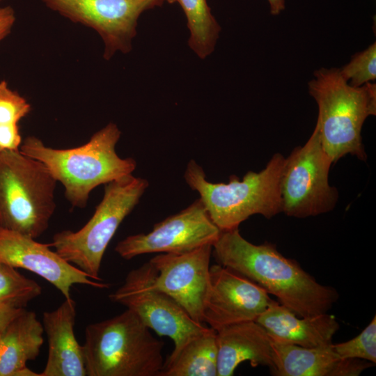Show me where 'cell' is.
Segmentation results:
<instances>
[{"label":"cell","instance_id":"6da1fadb","mask_svg":"<svg viewBox=\"0 0 376 376\" xmlns=\"http://www.w3.org/2000/svg\"><path fill=\"white\" fill-rule=\"evenodd\" d=\"M212 253L219 264L256 283L298 316L327 313L339 297L334 288L318 283L275 245L249 242L238 228L221 231Z\"/></svg>","mask_w":376,"mask_h":376},{"label":"cell","instance_id":"7a4b0ae2","mask_svg":"<svg viewBox=\"0 0 376 376\" xmlns=\"http://www.w3.org/2000/svg\"><path fill=\"white\" fill-rule=\"evenodd\" d=\"M120 135L117 125L109 123L79 147L53 148L29 136L19 150L45 165L64 187V196L73 207L84 208L95 187L132 174L136 169L134 158H121L116 151Z\"/></svg>","mask_w":376,"mask_h":376},{"label":"cell","instance_id":"3957f363","mask_svg":"<svg viewBox=\"0 0 376 376\" xmlns=\"http://www.w3.org/2000/svg\"><path fill=\"white\" fill-rule=\"evenodd\" d=\"M285 159L276 153L262 171H249L242 180L230 175L228 183L208 181L203 168L191 159L184 178L198 193L213 223L221 231H226L237 228L253 214L269 219L281 212L280 182Z\"/></svg>","mask_w":376,"mask_h":376},{"label":"cell","instance_id":"277c9868","mask_svg":"<svg viewBox=\"0 0 376 376\" xmlns=\"http://www.w3.org/2000/svg\"><path fill=\"white\" fill-rule=\"evenodd\" d=\"M86 376H159L164 343L127 309L88 324L82 345Z\"/></svg>","mask_w":376,"mask_h":376},{"label":"cell","instance_id":"5b68a950","mask_svg":"<svg viewBox=\"0 0 376 376\" xmlns=\"http://www.w3.org/2000/svg\"><path fill=\"white\" fill-rule=\"evenodd\" d=\"M308 86L318 107L316 123L322 146L332 163L348 154L365 161L361 133L366 119L376 114L375 84L353 87L339 69L322 68L314 72Z\"/></svg>","mask_w":376,"mask_h":376},{"label":"cell","instance_id":"8992f818","mask_svg":"<svg viewBox=\"0 0 376 376\" xmlns=\"http://www.w3.org/2000/svg\"><path fill=\"white\" fill-rule=\"evenodd\" d=\"M56 183L44 164L19 149L0 151V226L42 235L56 209Z\"/></svg>","mask_w":376,"mask_h":376},{"label":"cell","instance_id":"52a82bcc","mask_svg":"<svg viewBox=\"0 0 376 376\" xmlns=\"http://www.w3.org/2000/svg\"><path fill=\"white\" fill-rule=\"evenodd\" d=\"M148 185L146 179L132 174L105 184L103 197L88 222L77 231L55 233L49 246L92 279L102 281L99 274L107 247Z\"/></svg>","mask_w":376,"mask_h":376},{"label":"cell","instance_id":"ba28073f","mask_svg":"<svg viewBox=\"0 0 376 376\" xmlns=\"http://www.w3.org/2000/svg\"><path fill=\"white\" fill-rule=\"evenodd\" d=\"M332 164L316 123L307 142L285 159L280 182L281 212L305 218L331 210L338 200L336 189L329 183Z\"/></svg>","mask_w":376,"mask_h":376},{"label":"cell","instance_id":"9c48e42d","mask_svg":"<svg viewBox=\"0 0 376 376\" xmlns=\"http://www.w3.org/2000/svg\"><path fill=\"white\" fill-rule=\"evenodd\" d=\"M155 274L148 261L131 270L123 285L109 297L111 301L133 311L150 329L173 340V352H176L209 327L194 320L173 299L156 288Z\"/></svg>","mask_w":376,"mask_h":376},{"label":"cell","instance_id":"30bf717a","mask_svg":"<svg viewBox=\"0 0 376 376\" xmlns=\"http://www.w3.org/2000/svg\"><path fill=\"white\" fill-rule=\"evenodd\" d=\"M47 8L70 21L95 31L104 45L103 57L129 53L142 13L164 0H40Z\"/></svg>","mask_w":376,"mask_h":376},{"label":"cell","instance_id":"8fae6325","mask_svg":"<svg viewBox=\"0 0 376 376\" xmlns=\"http://www.w3.org/2000/svg\"><path fill=\"white\" fill-rule=\"evenodd\" d=\"M221 232L198 198L186 208L155 224L151 231L122 240L115 251L125 260L146 253H182L213 245Z\"/></svg>","mask_w":376,"mask_h":376},{"label":"cell","instance_id":"7c38bea8","mask_svg":"<svg viewBox=\"0 0 376 376\" xmlns=\"http://www.w3.org/2000/svg\"><path fill=\"white\" fill-rule=\"evenodd\" d=\"M273 301L263 288L249 279L219 263L212 265L203 320L215 331L256 321Z\"/></svg>","mask_w":376,"mask_h":376},{"label":"cell","instance_id":"4fadbf2b","mask_svg":"<svg viewBox=\"0 0 376 376\" xmlns=\"http://www.w3.org/2000/svg\"><path fill=\"white\" fill-rule=\"evenodd\" d=\"M212 245L182 253H160L149 262L156 270L154 285L180 304L198 323H203Z\"/></svg>","mask_w":376,"mask_h":376},{"label":"cell","instance_id":"5bb4252c","mask_svg":"<svg viewBox=\"0 0 376 376\" xmlns=\"http://www.w3.org/2000/svg\"><path fill=\"white\" fill-rule=\"evenodd\" d=\"M0 263L29 270L42 277L63 295L71 298L75 284L107 288L109 285L92 279L88 274L66 261L49 244H42L19 232L0 226Z\"/></svg>","mask_w":376,"mask_h":376},{"label":"cell","instance_id":"9a60e30c","mask_svg":"<svg viewBox=\"0 0 376 376\" xmlns=\"http://www.w3.org/2000/svg\"><path fill=\"white\" fill-rule=\"evenodd\" d=\"M332 344L306 347L272 340L271 373L276 376H358L375 365L359 359H343Z\"/></svg>","mask_w":376,"mask_h":376},{"label":"cell","instance_id":"2e32d148","mask_svg":"<svg viewBox=\"0 0 376 376\" xmlns=\"http://www.w3.org/2000/svg\"><path fill=\"white\" fill-rule=\"evenodd\" d=\"M76 302L71 298L55 310L42 314L48 355L40 376H86L82 345L75 337Z\"/></svg>","mask_w":376,"mask_h":376},{"label":"cell","instance_id":"e0dca14e","mask_svg":"<svg viewBox=\"0 0 376 376\" xmlns=\"http://www.w3.org/2000/svg\"><path fill=\"white\" fill-rule=\"evenodd\" d=\"M256 322L273 340L306 347L332 344V338L340 328L336 318L328 313L300 317L274 300Z\"/></svg>","mask_w":376,"mask_h":376},{"label":"cell","instance_id":"ac0fdd59","mask_svg":"<svg viewBox=\"0 0 376 376\" xmlns=\"http://www.w3.org/2000/svg\"><path fill=\"white\" fill-rule=\"evenodd\" d=\"M217 332V376H231L237 367L249 361L253 367H273L272 339L256 321L224 327Z\"/></svg>","mask_w":376,"mask_h":376},{"label":"cell","instance_id":"d6986e66","mask_svg":"<svg viewBox=\"0 0 376 376\" xmlns=\"http://www.w3.org/2000/svg\"><path fill=\"white\" fill-rule=\"evenodd\" d=\"M44 328L35 312L18 315L0 336V376H40L26 366L44 343Z\"/></svg>","mask_w":376,"mask_h":376},{"label":"cell","instance_id":"ffe728a7","mask_svg":"<svg viewBox=\"0 0 376 376\" xmlns=\"http://www.w3.org/2000/svg\"><path fill=\"white\" fill-rule=\"evenodd\" d=\"M217 332L210 327L172 352L159 376H217Z\"/></svg>","mask_w":376,"mask_h":376},{"label":"cell","instance_id":"44dd1931","mask_svg":"<svg viewBox=\"0 0 376 376\" xmlns=\"http://www.w3.org/2000/svg\"><path fill=\"white\" fill-rule=\"evenodd\" d=\"M183 10L190 31L189 47L204 59L214 49L221 27L211 13L207 0H175Z\"/></svg>","mask_w":376,"mask_h":376},{"label":"cell","instance_id":"7402d4cb","mask_svg":"<svg viewBox=\"0 0 376 376\" xmlns=\"http://www.w3.org/2000/svg\"><path fill=\"white\" fill-rule=\"evenodd\" d=\"M31 110V104L5 80L0 81V151L18 150L22 142L18 123Z\"/></svg>","mask_w":376,"mask_h":376},{"label":"cell","instance_id":"603a6c76","mask_svg":"<svg viewBox=\"0 0 376 376\" xmlns=\"http://www.w3.org/2000/svg\"><path fill=\"white\" fill-rule=\"evenodd\" d=\"M41 293L42 288L36 281L12 266L0 263V306L24 308Z\"/></svg>","mask_w":376,"mask_h":376},{"label":"cell","instance_id":"cb8c5ba5","mask_svg":"<svg viewBox=\"0 0 376 376\" xmlns=\"http://www.w3.org/2000/svg\"><path fill=\"white\" fill-rule=\"evenodd\" d=\"M339 70L351 86L360 87L373 82L376 79V42L353 55L350 61Z\"/></svg>","mask_w":376,"mask_h":376},{"label":"cell","instance_id":"d4e9b609","mask_svg":"<svg viewBox=\"0 0 376 376\" xmlns=\"http://www.w3.org/2000/svg\"><path fill=\"white\" fill-rule=\"evenodd\" d=\"M334 351L343 359H359L376 363V317L356 337L332 344Z\"/></svg>","mask_w":376,"mask_h":376},{"label":"cell","instance_id":"484cf974","mask_svg":"<svg viewBox=\"0 0 376 376\" xmlns=\"http://www.w3.org/2000/svg\"><path fill=\"white\" fill-rule=\"evenodd\" d=\"M16 20L15 10L10 6L0 8V42L10 33Z\"/></svg>","mask_w":376,"mask_h":376},{"label":"cell","instance_id":"4316f807","mask_svg":"<svg viewBox=\"0 0 376 376\" xmlns=\"http://www.w3.org/2000/svg\"><path fill=\"white\" fill-rule=\"evenodd\" d=\"M24 309L9 306H0V335Z\"/></svg>","mask_w":376,"mask_h":376},{"label":"cell","instance_id":"83f0119b","mask_svg":"<svg viewBox=\"0 0 376 376\" xmlns=\"http://www.w3.org/2000/svg\"><path fill=\"white\" fill-rule=\"evenodd\" d=\"M269 4L270 13L273 15H279L285 8V0H267Z\"/></svg>","mask_w":376,"mask_h":376},{"label":"cell","instance_id":"f1b7e54d","mask_svg":"<svg viewBox=\"0 0 376 376\" xmlns=\"http://www.w3.org/2000/svg\"><path fill=\"white\" fill-rule=\"evenodd\" d=\"M167 1L169 3H173L175 2V0H164V1Z\"/></svg>","mask_w":376,"mask_h":376},{"label":"cell","instance_id":"f546056e","mask_svg":"<svg viewBox=\"0 0 376 376\" xmlns=\"http://www.w3.org/2000/svg\"><path fill=\"white\" fill-rule=\"evenodd\" d=\"M1 1H3V0H0V2H1Z\"/></svg>","mask_w":376,"mask_h":376},{"label":"cell","instance_id":"4dcf8cb0","mask_svg":"<svg viewBox=\"0 0 376 376\" xmlns=\"http://www.w3.org/2000/svg\"><path fill=\"white\" fill-rule=\"evenodd\" d=\"M1 336V335H0Z\"/></svg>","mask_w":376,"mask_h":376}]
</instances>
